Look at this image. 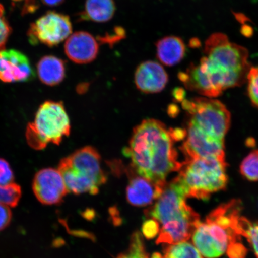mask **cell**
<instances>
[{"mask_svg": "<svg viewBox=\"0 0 258 258\" xmlns=\"http://www.w3.org/2000/svg\"><path fill=\"white\" fill-rule=\"evenodd\" d=\"M185 92L182 89L177 88L175 90V93H174V96L175 97L177 101H183L184 98Z\"/></svg>", "mask_w": 258, "mask_h": 258, "instance_id": "31", "label": "cell"}, {"mask_svg": "<svg viewBox=\"0 0 258 258\" xmlns=\"http://www.w3.org/2000/svg\"><path fill=\"white\" fill-rule=\"evenodd\" d=\"M169 81L168 74L161 64L147 60L139 66L135 74V83L141 92L155 93L162 91Z\"/></svg>", "mask_w": 258, "mask_h": 258, "instance_id": "15", "label": "cell"}, {"mask_svg": "<svg viewBox=\"0 0 258 258\" xmlns=\"http://www.w3.org/2000/svg\"><path fill=\"white\" fill-rule=\"evenodd\" d=\"M151 258H163V256H162V254H161L159 253H154L153 254V255L152 256V257Z\"/></svg>", "mask_w": 258, "mask_h": 258, "instance_id": "32", "label": "cell"}, {"mask_svg": "<svg viewBox=\"0 0 258 258\" xmlns=\"http://www.w3.org/2000/svg\"><path fill=\"white\" fill-rule=\"evenodd\" d=\"M130 180L126 188V199L132 206L143 207L152 204L159 198L166 184H158L138 175L129 168Z\"/></svg>", "mask_w": 258, "mask_h": 258, "instance_id": "13", "label": "cell"}, {"mask_svg": "<svg viewBox=\"0 0 258 258\" xmlns=\"http://www.w3.org/2000/svg\"><path fill=\"white\" fill-rule=\"evenodd\" d=\"M186 193L178 179L166 183L154 206L145 211L160 225L157 244L188 241L199 224V215L187 204Z\"/></svg>", "mask_w": 258, "mask_h": 258, "instance_id": "3", "label": "cell"}, {"mask_svg": "<svg viewBox=\"0 0 258 258\" xmlns=\"http://www.w3.org/2000/svg\"><path fill=\"white\" fill-rule=\"evenodd\" d=\"M176 141L173 128H167L159 120L147 119L134 128L123 153L130 158L131 168L138 175L164 185L167 176L179 171L182 166L178 160Z\"/></svg>", "mask_w": 258, "mask_h": 258, "instance_id": "2", "label": "cell"}, {"mask_svg": "<svg viewBox=\"0 0 258 258\" xmlns=\"http://www.w3.org/2000/svg\"><path fill=\"white\" fill-rule=\"evenodd\" d=\"M64 0H40V2L45 6L49 7L59 6L64 2Z\"/></svg>", "mask_w": 258, "mask_h": 258, "instance_id": "30", "label": "cell"}, {"mask_svg": "<svg viewBox=\"0 0 258 258\" xmlns=\"http://www.w3.org/2000/svg\"><path fill=\"white\" fill-rule=\"evenodd\" d=\"M240 173L251 182H258V150H254L244 158L240 166Z\"/></svg>", "mask_w": 258, "mask_h": 258, "instance_id": "22", "label": "cell"}, {"mask_svg": "<svg viewBox=\"0 0 258 258\" xmlns=\"http://www.w3.org/2000/svg\"><path fill=\"white\" fill-rule=\"evenodd\" d=\"M32 189L35 197L44 205H57L63 201L69 192L58 169H42L35 175Z\"/></svg>", "mask_w": 258, "mask_h": 258, "instance_id": "11", "label": "cell"}, {"mask_svg": "<svg viewBox=\"0 0 258 258\" xmlns=\"http://www.w3.org/2000/svg\"><path fill=\"white\" fill-rule=\"evenodd\" d=\"M14 183V175L7 161L0 158V185L6 186Z\"/></svg>", "mask_w": 258, "mask_h": 258, "instance_id": "26", "label": "cell"}, {"mask_svg": "<svg viewBox=\"0 0 258 258\" xmlns=\"http://www.w3.org/2000/svg\"><path fill=\"white\" fill-rule=\"evenodd\" d=\"M241 203L234 200L219 206L200 222L192 235V243L206 258H217L227 252L229 246L241 243L238 224Z\"/></svg>", "mask_w": 258, "mask_h": 258, "instance_id": "4", "label": "cell"}, {"mask_svg": "<svg viewBox=\"0 0 258 258\" xmlns=\"http://www.w3.org/2000/svg\"><path fill=\"white\" fill-rule=\"evenodd\" d=\"M125 32L123 28H116L111 34H106L104 36L98 38L100 42L111 45L117 43L125 37Z\"/></svg>", "mask_w": 258, "mask_h": 258, "instance_id": "27", "label": "cell"}, {"mask_svg": "<svg viewBox=\"0 0 258 258\" xmlns=\"http://www.w3.org/2000/svg\"><path fill=\"white\" fill-rule=\"evenodd\" d=\"M12 212L8 205L0 203V231L4 230L11 224Z\"/></svg>", "mask_w": 258, "mask_h": 258, "instance_id": "28", "label": "cell"}, {"mask_svg": "<svg viewBox=\"0 0 258 258\" xmlns=\"http://www.w3.org/2000/svg\"><path fill=\"white\" fill-rule=\"evenodd\" d=\"M239 229L241 236L246 238L258 258V222H251L242 217L239 220Z\"/></svg>", "mask_w": 258, "mask_h": 258, "instance_id": "21", "label": "cell"}, {"mask_svg": "<svg viewBox=\"0 0 258 258\" xmlns=\"http://www.w3.org/2000/svg\"><path fill=\"white\" fill-rule=\"evenodd\" d=\"M22 196L21 186L14 183L12 184L0 185V203L11 208L18 206Z\"/></svg>", "mask_w": 258, "mask_h": 258, "instance_id": "23", "label": "cell"}, {"mask_svg": "<svg viewBox=\"0 0 258 258\" xmlns=\"http://www.w3.org/2000/svg\"><path fill=\"white\" fill-rule=\"evenodd\" d=\"M227 166L225 159H186L176 177L187 198L205 200L227 187Z\"/></svg>", "mask_w": 258, "mask_h": 258, "instance_id": "6", "label": "cell"}, {"mask_svg": "<svg viewBox=\"0 0 258 258\" xmlns=\"http://www.w3.org/2000/svg\"><path fill=\"white\" fill-rule=\"evenodd\" d=\"M68 192L96 195L107 180L101 167V158L92 147L77 150L62 159L58 167Z\"/></svg>", "mask_w": 258, "mask_h": 258, "instance_id": "5", "label": "cell"}, {"mask_svg": "<svg viewBox=\"0 0 258 258\" xmlns=\"http://www.w3.org/2000/svg\"><path fill=\"white\" fill-rule=\"evenodd\" d=\"M115 258H150L145 248L143 235L140 232L132 235L128 249Z\"/></svg>", "mask_w": 258, "mask_h": 258, "instance_id": "20", "label": "cell"}, {"mask_svg": "<svg viewBox=\"0 0 258 258\" xmlns=\"http://www.w3.org/2000/svg\"><path fill=\"white\" fill-rule=\"evenodd\" d=\"M204 56L191 63L178 78L187 89L213 98L247 81L251 69L249 51L224 34H212L206 40Z\"/></svg>", "mask_w": 258, "mask_h": 258, "instance_id": "1", "label": "cell"}, {"mask_svg": "<svg viewBox=\"0 0 258 258\" xmlns=\"http://www.w3.org/2000/svg\"><path fill=\"white\" fill-rule=\"evenodd\" d=\"M247 91L252 104L258 109V67H251L247 76Z\"/></svg>", "mask_w": 258, "mask_h": 258, "instance_id": "24", "label": "cell"}, {"mask_svg": "<svg viewBox=\"0 0 258 258\" xmlns=\"http://www.w3.org/2000/svg\"><path fill=\"white\" fill-rule=\"evenodd\" d=\"M115 11L114 0H86L84 11L79 15V19L104 23L111 20Z\"/></svg>", "mask_w": 258, "mask_h": 258, "instance_id": "18", "label": "cell"}, {"mask_svg": "<svg viewBox=\"0 0 258 258\" xmlns=\"http://www.w3.org/2000/svg\"><path fill=\"white\" fill-rule=\"evenodd\" d=\"M69 115L62 102L46 101L35 115L34 122L28 124L26 137L32 148L42 150L47 145H59L70 134Z\"/></svg>", "mask_w": 258, "mask_h": 258, "instance_id": "7", "label": "cell"}, {"mask_svg": "<svg viewBox=\"0 0 258 258\" xmlns=\"http://www.w3.org/2000/svg\"><path fill=\"white\" fill-rule=\"evenodd\" d=\"M64 50L67 57L73 62L87 64L96 59L99 46L98 41L91 34L78 31L67 38Z\"/></svg>", "mask_w": 258, "mask_h": 258, "instance_id": "14", "label": "cell"}, {"mask_svg": "<svg viewBox=\"0 0 258 258\" xmlns=\"http://www.w3.org/2000/svg\"><path fill=\"white\" fill-rule=\"evenodd\" d=\"M66 63L59 57L51 55L44 56L37 64L38 77L46 85H59L66 77Z\"/></svg>", "mask_w": 258, "mask_h": 258, "instance_id": "17", "label": "cell"}, {"mask_svg": "<svg viewBox=\"0 0 258 258\" xmlns=\"http://www.w3.org/2000/svg\"><path fill=\"white\" fill-rule=\"evenodd\" d=\"M72 31L69 16L48 11L31 24L27 34L31 44H43L52 47L67 39Z\"/></svg>", "mask_w": 258, "mask_h": 258, "instance_id": "9", "label": "cell"}, {"mask_svg": "<svg viewBox=\"0 0 258 258\" xmlns=\"http://www.w3.org/2000/svg\"><path fill=\"white\" fill-rule=\"evenodd\" d=\"M163 258H203L193 243L188 241L167 245Z\"/></svg>", "mask_w": 258, "mask_h": 258, "instance_id": "19", "label": "cell"}, {"mask_svg": "<svg viewBox=\"0 0 258 258\" xmlns=\"http://www.w3.org/2000/svg\"><path fill=\"white\" fill-rule=\"evenodd\" d=\"M12 1L15 2H21L22 0H12Z\"/></svg>", "mask_w": 258, "mask_h": 258, "instance_id": "33", "label": "cell"}, {"mask_svg": "<svg viewBox=\"0 0 258 258\" xmlns=\"http://www.w3.org/2000/svg\"><path fill=\"white\" fill-rule=\"evenodd\" d=\"M11 32L12 28L6 18L4 6L0 4V51L5 49Z\"/></svg>", "mask_w": 258, "mask_h": 258, "instance_id": "25", "label": "cell"}, {"mask_svg": "<svg viewBox=\"0 0 258 258\" xmlns=\"http://www.w3.org/2000/svg\"><path fill=\"white\" fill-rule=\"evenodd\" d=\"M30 60L14 49L0 51V80L5 83L29 82L34 78Z\"/></svg>", "mask_w": 258, "mask_h": 258, "instance_id": "12", "label": "cell"}, {"mask_svg": "<svg viewBox=\"0 0 258 258\" xmlns=\"http://www.w3.org/2000/svg\"><path fill=\"white\" fill-rule=\"evenodd\" d=\"M181 151L186 159H225V141L217 140L188 123Z\"/></svg>", "mask_w": 258, "mask_h": 258, "instance_id": "10", "label": "cell"}, {"mask_svg": "<svg viewBox=\"0 0 258 258\" xmlns=\"http://www.w3.org/2000/svg\"><path fill=\"white\" fill-rule=\"evenodd\" d=\"M182 106L188 113V123L212 138L225 141L230 127L231 114L221 102L209 98H196L183 100Z\"/></svg>", "mask_w": 258, "mask_h": 258, "instance_id": "8", "label": "cell"}, {"mask_svg": "<svg viewBox=\"0 0 258 258\" xmlns=\"http://www.w3.org/2000/svg\"><path fill=\"white\" fill-rule=\"evenodd\" d=\"M156 47L157 59L167 67H173L181 62L186 51L184 41L175 35L161 38L156 42Z\"/></svg>", "mask_w": 258, "mask_h": 258, "instance_id": "16", "label": "cell"}, {"mask_svg": "<svg viewBox=\"0 0 258 258\" xmlns=\"http://www.w3.org/2000/svg\"><path fill=\"white\" fill-rule=\"evenodd\" d=\"M143 235L147 238H153L159 234L160 225L153 219L144 222L143 227Z\"/></svg>", "mask_w": 258, "mask_h": 258, "instance_id": "29", "label": "cell"}]
</instances>
